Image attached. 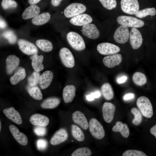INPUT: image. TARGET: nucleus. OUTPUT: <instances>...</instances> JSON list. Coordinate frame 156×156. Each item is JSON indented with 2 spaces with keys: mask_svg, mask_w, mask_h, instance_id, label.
<instances>
[{
  "mask_svg": "<svg viewBox=\"0 0 156 156\" xmlns=\"http://www.w3.org/2000/svg\"><path fill=\"white\" fill-rule=\"evenodd\" d=\"M103 7L107 9L111 10L116 8L117 5L116 0H99Z\"/></svg>",
  "mask_w": 156,
  "mask_h": 156,
  "instance_id": "a19ab883",
  "label": "nucleus"
},
{
  "mask_svg": "<svg viewBox=\"0 0 156 156\" xmlns=\"http://www.w3.org/2000/svg\"><path fill=\"white\" fill-rule=\"evenodd\" d=\"M9 129L13 137L19 144L23 146L27 144L28 139L27 137L24 133L20 132L16 126L11 125L9 126Z\"/></svg>",
  "mask_w": 156,
  "mask_h": 156,
  "instance_id": "a211bd4d",
  "label": "nucleus"
},
{
  "mask_svg": "<svg viewBox=\"0 0 156 156\" xmlns=\"http://www.w3.org/2000/svg\"><path fill=\"white\" fill-rule=\"evenodd\" d=\"M89 127L91 135L97 139H102L105 136V132L103 126L96 118H91L90 120Z\"/></svg>",
  "mask_w": 156,
  "mask_h": 156,
  "instance_id": "20e7f679",
  "label": "nucleus"
},
{
  "mask_svg": "<svg viewBox=\"0 0 156 156\" xmlns=\"http://www.w3.org/2000/svg\"><path fill=\"white\" fill-rule=\"evenodd\" d=\"M40 12V8L37 5H31L27 8L22 14L23 19L26 20L34 18L37 16Z\"/></svg>",
  "mask_w": 156,
  "mask_h": 156,
  "instance_id": "b1692460",
  "label": "nucleus"
},
{
  "mask_svg": "<svg viewBox=\"0 0 156 156\" xmlns=\"http://www.w3.org/2000/svg\"><path fill=\"white\" fill-rule=\"evenodd\" d=\"M122 60V56L120 54L108 55L104 57L103 62L106 67L111 68L119 65Z\"/></svg>",
  "mask_w": 156,
  "mask_h": 156,
  "instance_id": "4468645a",
  "label": "nucleus"
},
{
  "mask_svg": "<svg viewBox=\"0 0 156 156\" xmlns=\"http://www.w3.org/2000/svg\"><path fill=\"white\" fill-rule=\"evenodd\" d=\"M129 40L131 47L133 49H138L141 46L143 41L142 35L136 28H132L129 34Z\"/></svg>",
  "mask_w": 156,
  "mask_h": 156,
  "instance_id": "9d476101",
  "label": "nucleus"
},
{
  "mask_svg": "<svg viewBox=\"0 0 156 156\" xmlns=\"http://www.w3.org/2000/svg\"><path fill=\"white\" fill-rule=\"evenodd\" d=\"M81 31L84 36L91 39H96L100 35L99 30L96 25L93 24L89 23L83 25Z\"/></svg>",
  "mask_w": 156,
  "mask_h": 156,
  "instance_id": "f8f14e48",
  "label": "nucleus"
},
{
  "mask_svg": "<svg viewBox=\"0 0 156 156\" xmlns=\"http://www.w3.org/2000/svg\"><path fill=\"white\" fill-rule=\"evenodd\" d=\"M136 104L144 116L148 118L152 117L153 114L152 105L148 98L144 96L140 97L137 100Z\"/></svg>",
  "mask_w": 156,
  "mask_h": 156,
  "instance_id": "f03ea898",
  "label": "nucleus"
},
{
  "mask_svg": "<svg viewBox=\"0 0 156 156\" xmlns=\"http://www.w3.org/2000/svg\"><path fill=\"white\" fill-rule=\"evenodd\" d=\"M41 0H28V2L31 5H34L39 2Z\"/></svg>",
  "mask_w": 156,
  "mask_h": 156,
  "instance_id": "603ef678",
  "label": "nucleus"
},
{
  "mask_svg": "<svg viewBox=\"0 0 156 156\" xmlns=\"http://www.w3.org/2000/svg\"><path fill=\"white\" fill-rule=\"evenodd\" d=\"M50 17L51 15L49 13H42L33 18L31 20V22L35 25H42L48 22L50 20Z\"/></svg>",
  "mask_w": 156,
  "mask_h": 156,
  "instance_id": "c85d7f7f",
  "label": "nucleus"
},
{
  "mask_svg": "<svg viewBox=\"0 0 156 156\" xmlns=\"http://www.w3.org/2000/svg\"><path fill=\"white\" fill-rule=\"evenodd\" d=\"M1 120L0 121V131H1Z\"/></svg>",
  "mask_w": 156,
  "mask_h": 156,
  "instance_id": "864d4df0",
  "label": "nucleus"
},
{
  "mask_svg": "<svg viewBox=\"0 0 156 156\" xmlns=\"http://www.w3.org/2000/svg\"><path fill=\"white\" fill-rule=\"evenodd\" d=\"M1 5L5 10L15 8L17 6V3L14 0H3Z\"/></svg>",
  "mask_w": 156,
  "mask_h": 156,
  "instance_id": "ea45409f",
  "label": "nucleus"
},
{
  "mask_svg": "<svg viewBox=\"0 0 156 156\" xmlns=\"http://www.w3.org/2000/svg\"><path fill=\"white\" fill-rule=\"evenodd\" d=\"M98 52L104 55H109L116 54L120 51L118 46L109 42H104L99 44L97 47Z\"/></svg>",
  "mask_w": 156,
  "mask_h": 156,
  "instance_id": "1a4fd4ad",
  "label": "nucleus"
},
{
  "mask_svg": "<svg viewBox=\"0 0 156 156\" xmlns=\"http://www.w3.org/2000/svg\"><path fill=\"white\" fill-rule=\"evenodd\" d=\"M92 21V17L86 14H81L71 18L70 23L73 25L78 26H83L90 23Z\"/></svg>",
  "mask_w": 156,
  "mask_h": 156,
  "instance_id": "2eb2a0df",
  "label": "nucleus"
},
{
  "mask_svg": "<svg viewBox=\"0 0 156 156\" xmlns=\"http://www.w3.org/2000/svg\"><path fill=\"white\" fill-rule=\"evenodd\" d=\"M92 154L90 150L88 148L83 147L75 150L71 154V156H90Z\"/></svg>",
  "mask_w": 156,
  "mask_h": 156,
  "instance_id": "e433bc0d",
  "label": "nucleus"
},
{
  "mask_svg": "<svg viewBox=\"0 0 156 156\" xmlns=\"http://www.w3.org/2000/svg\"><path fill=\"white\" fill-rule=\"evenodd\" d=\"M73 121L84 130H86L89 127V124L84 115L80 111H77L74 112L72 115Z\"/></svg>",
  "mask_w": 156,
  "mask_h": 156,
  "instance_id": "dca6fc26",
  "label": "nucleus"
},
{
  "mask_svg": "<svg viewBox=\"0 0 156 156\" xmlns=\"http://www.w3.org/2000/svg\"><path fill=\"white\" fill-rule=\"evenodd\" d=\"M37 145L39 150H43L46 148L47 143V141L44 140L40 139L37 142Z\"/></svg>",
  "mask_w": 156,
  "mask_h": 156,
  "instance_id": "a18cd8bd",
  "label": "nucleus"
},
{
  "mask_svg": "<svg viewBox=\"0 0 156 156\" xmlns=\"http://www.w3.org/2000/svg\"><path fill=\"white\" fill-rule=\"evenodd\" d=\"M27 90L29 95L34 99L38 100L42 99V95L41 91L40 88L36 86H29Z\"/></svg>",
  "mask_w": 156,
  "mask_h": 156,
  "instance_id": "473e14b6",
  "label": "nucleus"
},
{
  "mask_svg": "<svg viewBox=\"0 0 156 156\" xmlns=\"http://www.w3.org/2000/svg\"><path fill=\"white\" fill-rule=\"evenodd\" d=\"M112 130L114 132H120L122 136L125 138L128 137L129 135V130L127 125L120 121L116 122L115 125L113 127Z\"/></svg>",
  "mask_w": 156,
  "mask_h": 156,
  "instance_id": "bb28decb",
  "label": "nucleus"
},
{
  "mask_svg": "<svg viewBox=\"0 0 156 156\" xmlns=\"http://www.w3.org/2000/svg\"><path fill=\"white\" fill-rule=\"evenodd\" d=\"M62 0H51V4L54 6H57L60 4Z\"/></svg>",
  "mask_w": 156,
  "mask_h": 156,
  "instance_id": "09e8293b",
  "label": "nucleus"
},
{
  "mask_svg": "<svg viewBox=\"0 0 156 156\" xmlns=\"http://www.w3.org/2000/svg\"><path fill=\"white\" fill-rule=\"evenodd\" d=\"M134 97V94L132 93H129L125 94L124 96V99L127 100L133 99Z\"/></svg>",
  "mask_w": 156,
  "mask_h": 156,
  "instance_id": "49530a36",
  "label": "nucleus"
},
{
  "mask_svg": "<svg viewBox=\"0 0 156 156\" xmlns=\"http://www.w3.org/2000/svg\"><path fill=\"white\" fill-rule=\"evenodd\" d=\"M3 112L8 118L16 124L20 125L22 123V119L19 113L13 107L4 109Z\"/></svg>",
  "mask_w": 156,
  "mask_h": 156,
  "instance_id": "6ab92c4d",
  "label": "nucleus"
},
{
  "mask_svg": "<svg viewBox=\"0 0 156 156\" xmlns=\"http://www.w3.org/2000/svg\"><path fill=\"white\" fill-rule=\"evenodd\" d=\"M53 77V73L50 70L44 72L40 76L39 86L41 88L44 89L48 87L52 81Z\"/></svg>",
  "mask_w": 156,
  "mask_h": 156,
  "instance_id": "4be33fe9",
  "label": "nucleus"
},
{
  "mask_svg": "<svg viewBox=\"0 0 156 156\" xmlns=\"http://www.w3.org/2000/svg\"><path fill=\"white\" fill-rule=\"evenodd\" d=\"M115 110V106L112 103L105 102L102 107L103 115L104 120L110 123L113 119Z\"/></svg>",
  "mask_w": 156,
  "mask_h": 156,
  "instance_id": "ddd939ff",
  "label": "nucleus"
},
{
  "mask_svg": "<svg viewBox=\"0 0 156 156\" xmlns=\"http://www.w3.org/2000/svg\"><path fill=\"white\" fill-rule=\"evenodd\" d=\"M117 23L121 25L128 27L140 28L143 27L144 23L135 17L124 15L120 16L117 18Z\"/></svg>",
  "mask_w": 156,
  "mask_h": 156,
  "instance_id": "7ed1b4c3",
  "label": "nucleus"
},
{
  "mask_svg": "<svg viewBox=\"0 0 156 156\" xmlns=\"http://www.w3.org/2000/svg\"><path fill=\"white\" fill-rule=\"evenodd\" d=\"M44 127L37 126L34 129L35 133L39 136L44 135L46 132V128Z\"/></svg>",
  "mask_w": 156,
  "mask_h": 156,
  "instance_id": "37998d69",
  "label": "nucleus"
},
{
  "mask_svg": "<svg viewBox=\"0 0 156 156\" xmlns=\"http://www.w3.org/2000/svg\"><path fill=\"white\" fill-rule=\"evenodd\" d=\"M2 36L7 39L10 44L15 43L17 40V37L14 32L11 30H8L2 34Z\"/></svg>",
  "mask_w": 156,
  "mask_h": 156,
  "instance_id": "4c0bfd02",
  "label": "nucleus"
},
{
  "mask_svg": "<svg viewBox=\"0 0 156 156\" xmlns=\"http://www.w3.org/2000/svg\"><path fill=\"white\" fill-rule=\"evenodd\" d=\"M29 121L34 125L44 127L47 125L49 122V119L47 117L38 114L31 115Z\"/></svg>",
  "mask_w": 156,
  "mask_h": 156,
  "instance_id": "412c9836",
  "label": "nucleus"
},
{
  "mask_svg": "<svg viewBox=\"0 0 156 156\" xmlns=\"http://www.w3.org/2000/svg\"><path fill=\"white\" fill-rule=\"evenodd\" d=\"M20 49L23 53L27 55L37 54L38 50L33 43L23 39H20L18 42Z\"/></svg>",
  "mask_w": 156,
  "mask_h": 156,
  "instance_id": "9b49d317",
  "label": "nucleus"
},
{
  "mask_svg": "<svg viewBox=\"0 0 156 156\" xmlns=\"http://www.w3.org/2000/svg\"><path fill=\"white\" fill-rule=\"evenodd\" d=\"M68 137L66 130L61 128L57 131L52 136L50 140V143L53 145H58L65 141Z\"/></svg>",
  "mask_w": 156,
  "mask_h": 156,
  "instance_id": "f3484780",
  "label": "nucleus"
},
{
  "mask_svg": "<svg viewBox=\"0 0 156 156\" xmlns=\"http://www.w3.org/2000/svg\"><path fill=\"white\" fill-rule=\"evenodd\" d=\"M103 96L107 100H109L113 97L114 92L111 85L108 83L103 84L101 87Z\"/></svg>",
  "mask_w": 156,
  "mask_h": 156,
  "instance_id": "2f4dec72",
  "label": "nucleus"
},
{
  "mask_svg": "<svg viewBox=\"0 0 156 156\" xmlns=\"http://www.w3.org/2000/svg\"><path fill=\"white\" fill-rule=\"evenodd\" d=\"M156 14V10L154 8H147L138 11L135 14V16L142 18L148 15L153 16Z\"/></svg>",
  "mask_w": 156,
  "mask_h": 156,
  "instance_id": "f704fd0d",
  "label": "nucleus"
},
{
  "mask_svg": "<svg viewBox=\"0 0 156 156\" xmlns=\"http://www.w3.org/2000/svg\"><path fill=\"white\" fill-rule=\"evenodd\" d=\"M71 127V133L73 137L78 141H83L85 137L81 129L77 126L74 125H72Z\"/></svg>",
  "mask_w": 156,
  "mask_h": 156,
  "instance_id": "7c9ffc66",
  "label": "nucleus"
},
{
  "mask_svg": "<svg viewBox=\"0 0 156 156\" xmlns=\"http://www.w3.org/2000/svg\"><path fill=\"white\" fill-rule=\"evenodd\" d=\"M127 79V77L126 76H122L117 79V82L119 83H122L125 82Z\"/></svg>",
  "mask_w": 156,
  "mask_h": 156,
  "instance_id": "de8ad7c7",
  "label": "nucleus"
},
{
  "mask_svg": "<svg viewBox=\"0 0 156 156\" xmlns=\"http://www.w3.org/2000/svg\"><path fill=\"white\" fill-rule=\"evenodd\" d=\"M101 95L99 91H97L91 93L90 94L87 95L86 96V99L88 101H92L95 98L99 97Z\"/></svg>",
  "mask_w": 156,
  "mask_h": 156,
  "instance_id": "c03bdc74",
  "label": "nucleus"
},
{
  "mask_svg": "<svg viewBox=\"0 0 156 156\" xmlns=\"http://www.w3.org/2000/svg\"><path fill=\"white\" fill-rule=\"evenodd\" d=\"M0 28L1 29H4L7 26V24L6 22L1 18H0Z\"/></svg>",
  "mask_w": 156,
  "mask_h": 156,
  "instance_id": "8fccbe9b",
  "label": "nucleus"
},
{
  "mask_svg": "<svg viewBox=\"0 0 156 156\" xmlns=\"http://www.w3.org/2000/svg\"><path fill=\"white\" fill-rule=\"evenodd\" d=\"M122 156H146L143 152L137 150H129L125 151L122 154Z\"/></svg>",
  "mask_w": 156,
  "mask_h": 156,
  "instance_id": "79ce46f5",
  "label": "nucleus"
},
{
  "mask_svg": "<svg viewBox=\"0 0 156 156\" xmlns=\"http://www.w3.org/2000/svg\"><path fill=\"white\" fill-rule=\"evenodd\" d=\"M26 76V73L25 69L23 68L20 67L14 75L10 78V83L13 85H16L24 79Z\"/></svg>",
  "mask_w": 156,
  "mask_h": 156,
  "instance_id": "cd10ccee",
  "label": "nucleus"
},
{
  "mask_svg": "<svg viewBox=\"0 0 156 156\" xmlns=\"http://www.w3.org/2000/svg\"><path fill=\"white\" fill-rule=\"evenodd\" d=\"M60 99L56 97L47 98L41 104L40 106L43 109H52L56 107L60 103Z\"/></svg>",
  "mask_w": 156,
  "mask_h": 156,
  "instance_id": "a878e982",
  "label": "nucleus"
},
{
  "mask_svg": "<svg viewBox=\"0 0 156 156\" xmlns=\"http://www.w3.org/2000/svg\"><path fill=\"white\" fill-rule=\"evenodd\" d=\"M76 88L73 85H68L63 89V97L64 102L66 103L71 102L75 94Z\"/></svg>",
  "mask_w": 156,
  "mask_h": 156,
  "instance_id": "5701e85b",
  "label": "nucleus"
},
{
  "mask_svg": "<svg viewBox=\"0 0 156 156\" xmlns=\"http://www.w3.org/2000/svg\"><path fill=\"white\" fill-rule=\"evenodd\" d=\"M20 59L16 56L12 55H9L6 60V69L7 73L11 74L18 66Z\"/></svg>",
  "mask_w": 156,
  "mask_h": 156,
  "instance_id": "aec40b11",
  "label": "nucleus"
},
{
  "mask_svg": "<svg viewBox=\"0 0 156 156\" xmlns=\"http://www.w3.org/2000/svg\"><path fill=\"white\" fill-rule=\"evenodd\" d=\"M40 77L38 72L34 71L28 78L27 81L29 86H35L39 83Z\"/></svg>",
  "mask_w": 156,
  "mask_h": 156,
  "instance_id": "c9c22d12",
  "label": "nucleus"
},
{
  "mask_svg": "<svg viewBox=\"0 0 156 156\" xmlns=\"http://www.w3.org/2000/svg\"><path fill=\"white\" fill-rule=\"evenodd\" d=\"M130 33L127 27L121 25L116 30L113 37L117 42L122 44L127 42L128 40Z\"/></svg>",
  "mask_w": 156,
  "mask_h": 156,
  "instance_id": "6e6552de",
  "label": "nucleus"
},
{
  "mask_svg": "<svg viewBox=\"0 0 156 156\" xmlns=\"http://www.w3.org/2000/svg\"><path fill=\"white\" fill-rule=\"evenodd\" d=\"M121 8L125 13L129 14H135L139 11V5L138 0H121Z\"/></svg>",
  "mask_w": 156,
  "mask_h": 156,
  "instance_id": "423d86ee",
  "label": "nucleus"
},
{
  "mask_svg": "<svg viewBox=\"0 0 156 156\" xmlns=\"http://www.w3.org/2000/svg\"><path fill=\"white\" fill-rule=\"evenodd\" d=\"M66 39L69 45L75 50L81 51L85 48V44L83 38L77 33L69 32L67 35Z\"/></svg>",
  "mask_w": 156,
  "mask_h": 156,
  "instance_id": "f257e3e1",
  "label": "nucleus"
},
{
  "mask_svg": "<svg viewBox=\"0 0 156 156\" xmlns=\"http://www.w3.org/2000/svg\"><path fill=\"white\" fill-rule=\"evenodd\" d=\"M134 83L138 86H142L145 84L147 81V79L145 75L140 72L134 73L132 77Z\"/></svg>",
  "mask_w": 156,
  "mask_h": 156,
  "instance_id": "72a5a7b5",
  "label": "nucleus"
},
{
  "mask_svg": "<svg viewBox=\"0 0 156 156\" xmlns=\"http://www.w3.org/2000/svg\"><path fill=\"white\" fill-rule=\"evenodd\" d=\"M59 55L62 63L65 67L72 68L74 66L75 59L72 53L66 47L61 49Z\"/></svg>",
  "mask_w": 156,
  "mask_h": 156,
  "instance_id": "0eeeda50",
  "label": "nucleus"
},
{
  "mask_svg": "<svg viewBox=\"0 0 156 156\" xmlns=\"http://www.w3.org/2000/svg\"><path fill=\"white\" fill-rule=\"evenodd\" d=\"M150 132L156 138V125L153 126L151 128Z\"/></svg>",
  "mask_w": 156,
  "mask_h": 156,
  "instance_id": "3c124183",
  "label": "nucleus"
},
{
  "mask_svg": "<svg viewBox=\"0 0 156 156\" xmlns=\"http://www.w3.org/2000/svg\"><path fill=\"white\" fill-rule=\"evenodd\" d=\"M86 10V6L79 3H73L68 5L64 9V13L67 18L74 17L84 12Z\"/></svg>",
  "mask_w": 156,
  "mask_h": 156,
  "instance_id": "39448f33",
  "label": "nucleus"
},
{
  "mask_svg": "<svg viewBox=\"0 0 156 156\" xmlns=\"http://www.w3.org/2000/svg\"><path fill=\"white\" fill-rule=\"evenodd\" d=\"M131 113L134 115V118L133 123L135 125H139L142 120V116L140 112L136 108L133 107L131 110Z\"/></svg>",
  "mask_w": 156,
  "mask_h": 156,
  "instance_id": "58836bf2",
  "label": "nucleus"
},
{
  "mask_svg": "<svg viewBox=\"0 0 156 156\" xmlns=\"http://www.w3.org/2000/svg\"><path fill=\"white\" fill-rule=\"evenodd\" d=\"M32 60L31 65L35 71L39 72L42 70L44 66L42 64L43 56H38L37 54L34 55L30 57Z\"/></svg>",
  "mask_w": 156,
  "mask_h": 156,
  "instance_id": "393cba45",
  "label": "nucleus"
},
{
  "mask_svg": "<svg viewBox=\"0 0 156 156\" xmlns=\"http://www.w3.org/2000/svg\"><path fill=\"white\" fill-rule=\"evenodd\" d=\"M36 45L42 51L45 52H49L53 48L52 43L50 41L44 39H39L36 42Z\"/></svg>",
  "mask_w": 156,
  "mask_h": 156,
  "instance_id": "c756f323",
  "label": "nucleus"
}]
</instances>
